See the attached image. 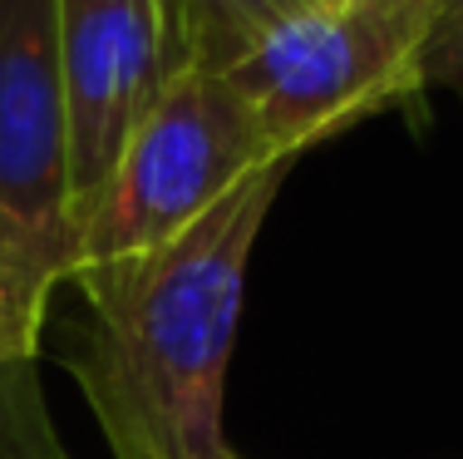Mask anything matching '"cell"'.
<instances>
[{"label": "cell", "mask_w": 463, "mask_h": 459, "mask_svg": "<svg viewBox=\"0 0 463 459\" xmlns=\"http://www.w3.org/2000/svg\"><path fill=\"white\" fill-rule=\"evenodd\" d=\"M291 168H257L158 253L64 282L84 301L64 370L114 459H241L222 430L227 366L251 247Z\"/></svg>", "instance_id": "1"}, {"label": "cell", "mask_w": 463, "mask_h": 459, "mask_svg": "<svg viewBox=\"0 0 463 459\" xmlns=\"http://www.w3.org/2000/svg\"><path fill=\"white\" fill-rule=\"evenodd\" d=\"M439 0H316L227 64L277 158L424 100V50Z\"/></svg>", "instance_id": "2"}, {"label": "cell", "mask_w": 463, "mask_h": 459, "mask_svg": "<svg viewBox=\"0 0 463 459\" xmlns=\"http://www.w3.org/2000/svg\"><path fill=\"white\" fill-rule=\"evenodd\" d=\"M267 163H277V153L267 148L247 100L227 84V74L187 64L163 84L128 134L74 243L70 277L168 247Z\"/></svg>", "instance_id": "3"}, {"label": "cell", "mask_w": 463, "mask_h": 459, "mask_svg": "<svg viewBox=\"0 0 463 459\" xmlns=\"http://www.w3.org/2000/svg\"><path fill=\"white\" fill-rule=\"evenodd\" d=\"M70 100L60 0H0V282L35 316L70 282Z\"/></svg>", "instance_id": "4"}, {"label": "cell", "mask_w": 463, "mask_h": 459, "mask_svg": "<svg viewBox=\"0 0 463 459\" xmlns=\"http://www.w3.org/2000/svg\"><path fill=\"white\" fill-rule=\"evenodd\" d=\"M70 100V227L80 243L128 134L187 70L178 0H60Z\"/></svg>", "instance_id": "5"}, {"label": "cell", "mask_w": 463, "mask_h": 459, "mask_svg": "<svg viewBox=\"0 0 463 459\" xmlns=\"http://www.w3.org/2000/svg\"><path fill=\"white\" fill-rule=\"evenodd\" d=\"M40 336L45 316L0 282V459H70L40 390Z\"/></svg>", "instance_id": "6"}, {"label": "cell", "mask_w": 463, "mask_h": 459, "mask_svg": "<svg viewBox=\"0 0 463 459\" xmlns=\"http://www.w3.org/2000/svg\"><path fill=\"white\" fill-rule=\"evenodd\" d=\"M183 5V45L193 70H217L237 64L241 54L271 35L291 15L311 10L316 0H178Z\"/></svg>", "instance_id": "7"}, {"label": "cell", "mask_w": 463, "mask_h": 459, "mask_svg": "<svg viewBox=\"0 0 463 459\" xmlns=\"http://www.w3.org/2000/svg\"><path fill=\"white\" fill-rule=\"evenodd\" d=\"M424 84L429 90H449L463 104V0H439L429 50H424Z\"/></svg>", "instance_id": "8"}]
</instances>
